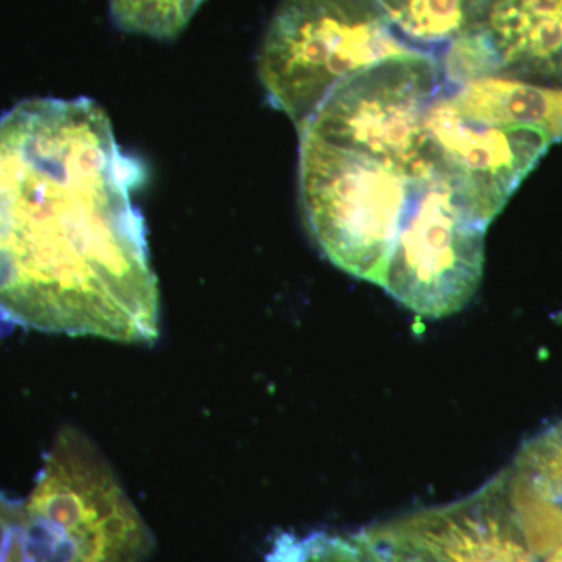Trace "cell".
Listing matches in <instances>:
<instances>
[{
	"label": "cell",
	"mask_w": 562,
	"mask_h": 562,
	"mask_svg": "<svg viewBox=\"0 0 562 562\" xmlns=\"http://www.w3.org/2000/svg\"><path fill=\"white\" fill-rule=\"evenodd\" d=\"M301 135V198L314 241L341 271L383 286L412 181L312 132Z\"/></svg>",
	"instance_id": "3957f363"
},
{
	"label": "cell",
	"mask_w": 562,
	"mask_h": 562,
	"mask_svg": "<svg viewBox=\"0 0 562 562\" xmlns=\"http://www.w3.org/2000/svg\"><path fill=\"white\" fill-rule=\"evenodd\" d=\"M512 473L547 501L562 505V420L525 443Z\"/></svg>",
	"instance_id": "5bb4252c"
},
{
	"label": "cell",
	"mask_w": 562,
	"mask_h": 562,
	"mask_svg": "<svg viewBox=\"0 0 562 562\" xmlns=\"http://www.w3.org/2000/svg\"><path fill=\"white\" fill-rule=\"evenodd\" d=\"M146 168L88 98L0 116V330L151 344L160 290L133 194Z\"/></svg>",
	"instance_id": "6da1fadb"
},
{
	"label": "cell",
	"mask_w": 562,
	"mask_h": 562,
	"mask_svg": "<svg viewBox=\"0 0 562 562\" xmlns=\"http://www.w3.org/2000/svg\"><path fill=\"white\" fill-rule=\"evenodd\" d=\"M405 52L379 0H281L258 74L273 109L301 131L339 85Z\"/></svg>",
	"instance_id": "7a4b0ae2"
},
{
	"label": "cell",
	"mask_w": 562,
	"mask_h": 562,
	"mask_svg": "<svg viewBox=\"0 0 562 562\" xmlns=\"http://www.w3.org/2000/svg\"><path fill=\"white\" fill-rule=\"evenodd\" d=\"M202 3L203 0H110V11L122 32L173 40Z\"/></svg>",
	"instance_id": "4fadbf2b"
},
{
	"label": "cell",
	"mask_w": 562,
	"mask_h": 562,
	"mask_svg": "<svg viewBox=\"0 0 562 562\" xmlns=\"http://www.w3.org/2000/svg\"><path fill=\"white\" fill-rule=\"evenodd\" d=\"M468 116L498 124L528 125L562 139V88L487 77L446 91Z\"/></svg>",
	"instance_id": "9c48e42d"
},
{
	"label": "cell",
	"mask_w": 562,
	"mask_h": 562,
	"mask_svg": "<svg viewBox=\"0 0 562 562\" xmlns=\"http://www.w3.org/2000/svg\"><path fill=\"white\" fill-rule=\"evenodd\" d=\"M447 88L439 58L392 55L339 85L299 132L425 179L432 172L427 117Z\"/></svg>",
	"instance_id": "277c9868"
},
{
	"label": "cell",
	"mask_w": 562,
	"mask_h": 562,
	"mask_svg": "<svg viewBox=\"0 0 562 562\" xmlns=\"http://www.w3.org/2000/svg\"><path fill=\"white\" fill-rule=\"evenodd\" d=\"M486 228L438 173L413 180L382 288L420 316H452L479 290Z\"/></svg>",
	"instance_id": "5b68a950"
},
{
	"label": "cell",
	"mask_w": 562,
	"mask_h": 562,
	"mask_svg": "<svg viewBox=\"0 0 562 562\" xmlns=\"http://www.w3.org/2000/svg\"><path fill=\"white\" fill-rule=\"evenodd\" d=\"M436 562H538L506 490L505 473L464 501L368 528Z\"/></svg>",
	"instance_id": "52a82bcc"
},
{
	"label": "cell",
	"mask_w": 562,
	"mask_h": 562,
	"mask_svg": "<svg viewBox=\"0 0 562 562\" xmlns=\"http://www.w3.org/2000/svg\"><path fill=\"white\" fill-rule=\"evenodd\" d=\"M472 35L490 77L562 88V0H484Z\"/></svg>",
	"instance_id": "ba28073f"
},
{
	"label": "cell",
	"mask_w": 562,
	"mask_h": 562,
	"mask_svg": "<svg viewBox=\"0 0 562 562\" xmlns=\"http://www.w3.org/2000/svg\"><path fill=\"white\" fill-rule=\"evenodd\" d=\"M392 31L408 49L441 58L479 27L484 0H379Z\"/></svg>",
	"instance_id": "30bf717a"
},
{
	"label": "cell",
	"mask_w": 562,
	"mask_h": 562,
	"mask_svg": "<svg viewBox=\"0 0 562 562\" xmlns=\"http://www.w3.org/2000/svg\"><path fill=\"white\" fill-rule=\"evenodd\" d=\"M506 490L532 554L538 562H562V505L547 501L512 472Z\"/></svg>",
	"instance_id": "7c38bea8"
},
{
	"label": "cell",
	"mask_w": 562,
	"mask_h": 562,
	"mask_svg": "<svg viewBox=\"0 0 562 562\" xmlns=\"http://www.w3.org/2000/svg\"><path fill=\"white\" fill-rule=\"evenodd\" d=\"M266 562H436L412 547L361 530L350 535L284 532L272 543Z\"/></svg>",
	"instance_id": "8fae6325"
},
{
	"label": "cell",
	"mask_w": 562,
	"mask_h": 562,
	"mask_svg": "<svg viewBox=\"0 0 562 562\" xmlns=\"http://www.w3.org/2000/svg\"><path fill=\"white\" fill-rule=\"evenodd\" d=\"M427 138L432 172L486 225L553 143L539 128L468 116L446 92L428 113Z\"/></svg>",
	"instance_id": "8992f818"
}]
</instances>
